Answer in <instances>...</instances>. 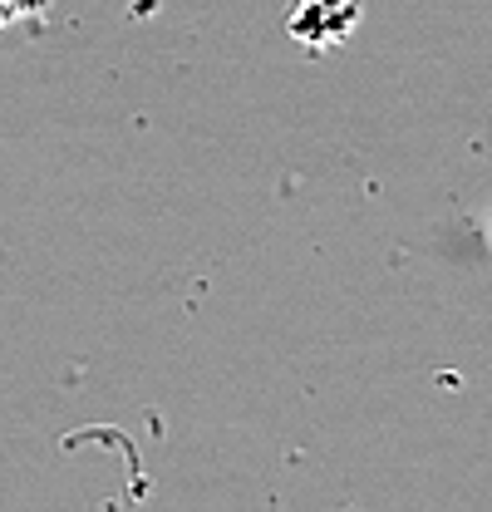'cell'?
Returning a JSON list of instances; mask_svg holds the SVG:
<instances>
[{"mask_svg": "<svg viewBox=\"0 0 492 512\" xmlns=\"http://www.w3.org/2000/svg\"><path fill=\"white\" fill-rule=\"evenodd\" d=\"M45 0H0V25H10V20H20V15H30V10H40Z\"/></svg>", "mask_w": 492, "mask_h": 512, "instance_id": "6da1fadb", "label": "cell"}]
</instances>
